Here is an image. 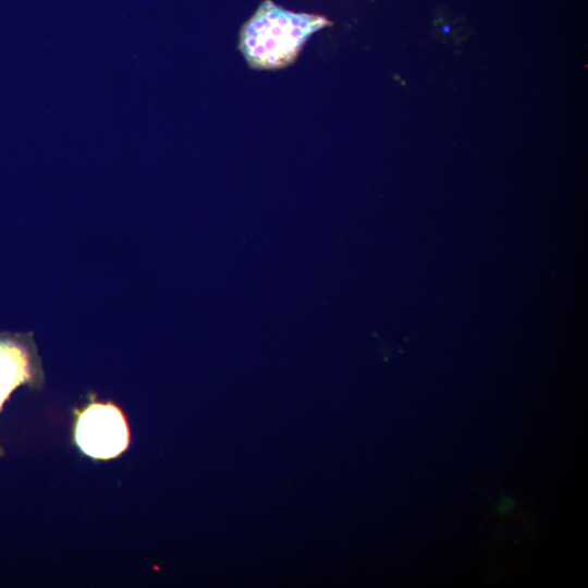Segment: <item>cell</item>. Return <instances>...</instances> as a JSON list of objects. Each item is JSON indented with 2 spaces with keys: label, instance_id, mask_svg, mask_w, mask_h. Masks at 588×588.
Here are the masks:
<instances>
[{
  "label": "cell",
  "instance_id": "1",
  "mask_svg": "<svg viewBox=\"0 0 588 588\" xmlns=\"http://www.w3.org/2000/svg\"><path fill=\"white\" fill-rule=\"evenodd\" d=\"M331 25L324 16L294 13L265 0L244 24L238 48L254 69L287 66L315 32Z\"/></svg>",
  "mask_w": 588,
  "mask_h": 588
},
{
  "label": "cell",
  "instance_id": "2",
  "mask_svg": "<svg viewBox=\"0 0 588 588\" xmlns=\"http://www.w3.org/2000/svg\"><path fill=\"white\" fill-rule=\"evenodd\" d=\"M75 442L88 456L109 460L126 450L130 433L122 412L111 403H91L78 415Z\"/></svg>",
  "mask_w": 588,
  "mask_h": 588
},
{
  "label": "cell",
  "instance_id": "3",
  "mask_svg": "<svg viewBox=\"0 0 588 588\" xmlns=\"http://www.w3.org/2000/svg\"><path fill=\"white\" fill-rule=\"evenodd\" d=\"M41 376L37 358L24 338L0 335V409L14 389L37 382Z\"/></svg>",
  "mask_w": 588,
  "mask_h": 588
},
{
  "label": "cell",
  "instance_id": "4",
  "mask_svg": "<svg viewBox=\"0 0 588 588\" xmlns=\"http://www.w3.org/2000/svg\"><path fill=\"white\" fill-rule=\"evenodd\" d=\"M514 506V501L511 498L504 497L498 505V511L501 514L509 513Z\"/></svg>",
  "mask_w": 588,
  "mask_h": 588
},
{
  "label": "cell",
  "instance_id": "5",
  "mask_svg": "<svg viewBox=\"0 0 588 588\" xmlns=\"http://www.w3.org/2000/svg\"><path fill=\"white\" fill-rule=\"evenodd\" d=\"M442 32L448 34V33L451 32V27L449 25H444V26H442Z\"/></svg>",
  "mask_w": 588,
  "mask_h": 588
}]
</instances>
